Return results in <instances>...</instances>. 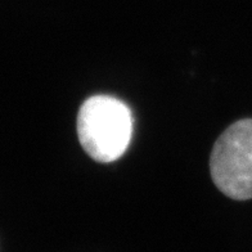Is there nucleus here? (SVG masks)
<instances>
[{"label": "nucleus", "mask_w": 252, "mask_h": 252, "mask_svg": "<svg viewBox=\"0 0 252 252\" xmlns=\"http://www.w3.org/2000/svg\"><path fill=\"white\" fill-rule=\"evenodd\" d=\"M80 144L98 162L116 161L133 136V115L125 103L110 95H94L83 103L77 116Z\"/></svg>", "instance_id": "1"}, {"label": "nucleus", "mask_w": 252, "mask_h": 252, "mask_svg": "<svg viewBox=\"0 0 252 252\" xmlns=\"http://www.w3.org/2000/svg\"><path fill=\"white\" fill-rule=\"evenodd\" d=\"M211 178L225 196L237 201L252 198V119L230 125L214 146Z\"/></svg>", "instance_id": "2"}]
</instances>
